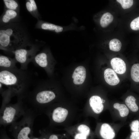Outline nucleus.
I'll list each match as a JSON object with an SVG mask.
<instances>
[{
  "label": "nucleus",
  "instance_id": "1",
  "mask_svg": "<svg viewBox=\"0 0 139 139\" xmlns=\"http://www.w3.org/2000/svg\"><path fill=\"white\" fill-rule=\"evenodd\" d=\"M31 76L27 70L17 67L12 69L0 68V83L16 94L22 93L30 83Z\"/></svg>",
  "mask_w": 139,
  "mask_h": 139
},
{
  "label": "nucleus",
  "instance_id": "2",
  "mask_svg": "<svg viewBox=\"0 0 139 139\" xmlns=\"http://www.w3.org/2000/svg\"><path fill=\"white\" fill-rule=\"evenodd\" d=\"M27 42L25 32L15 23L2 26L1 28V49L13 53L15 50Z\"/></svg>",
  "mask_w": 139,
  "mask_h": 139
},
{
  "label": "nucleus",
  "instance_id": "3",
  "mask_svg": "<svg viewBox=\"0 0 139 139\" xmlns=\"http://www.w3.org/2000/svg\"><path fill=\"white\" fill-rule=\"evenodd\" d=\"M39 50L38 47L27 42L15 50L13 53L17 62L20 65V68L27 70L28 64L32 62Z\"/></svg>",
  "mask_w": 139,
  "mask_h": 139
},
{
  "label": "nucleus",
  "instance_id": "4",
  "mask_svg": "<svg viewBox=\"0 0 139 139\" xmlns=\"http://www.w3.org/2000/svg\"><path fill=\"white\" fill-rule=\"evenodd\" d=\"M37 84L32 94L31 98L33 102L39 105H43L55 99L56 95L54 92L45 89L40 81Z\"/></svg>",
  "mask_w": 139,
  "mask_h": 139
},
{
  "label": "nucleus",
  "instance_id": "5",
  "mask_svg": "<svg viewBox=\"0 0 139 139\" xmlns=\"http://www.w3.org/2000/svg\"><path fill=\"white\" fill-rule=\"evenodd\" d=\"M19 12L5 8L0 17V24L2 26L14 23L18 19Z\"/></svg>",
  "mask_w": 139,
  "mask_h": 139
},
{
  "label": "nucleus",
  "instance_id": "6",
  "mask_svg": "<svg viewBox=\"0 0 139 139\" xmlns=\"http://www.w3.org/2000/svg\"><path fill=\"white\" fill-rule=\"evenodd\" d=\"M49 53L43 50L36 54L32 62L36 66L45 69L49 65Z\"/></svg>",
  "mask_w": 139,
  "mask_h": 139
},
{
  "label": "nucleus",
  "instance_id": "7",
  "mask_svg": "<svg viewBox=\"0 0 139 139\" xmlns=\"http://www.w3.org/2000/svg\"><path fill=\"white\" fill-rule=\"evenodd\" d=\"M36 27L37 28L51 31L56 33L61 32L64 30V28L62 26L40 20H38Z\"/></svg>",
  "mask_w": 139,
  "mask_h": 139
},
{
  "label": "nucleus",
  "instance_id": "8",
  "mask_svg": "<svg viewBox=\"0 0 139 139\" xmlns=\"http://www.w3.org/2000/svg\"><path fill=\"white\" fill-rule=\"evenodd\" d=\"M86 77V71L85 68L80 66L75 70L72 77L74 83L76 85L81 84L84 82Z\"/></svg>",
  "mask_w": 139,
  "mask_h": 139
},
{
  "label": "nucleus",
  "instance_id": "9",
  "mask_svg": "<svg viewBox=\"0 0 139 139\" xmlns=\"http://www.w3.org/2000/svg\"><path fill=\"white\" fill-rule=\"evenodd\" d=\"M99 134L102 139H114L116 136L114 130L109 124L106 123L101 126Z\"/></svg>",
  "mask_w": 139,
  "mask_h": 139
},
{
  "label": "nucleus",
  "instance_id": "10",
  "mask_svg": "<svg viewBox=\"0 0 139 139\" xmlns=\"http://www.w3.org/2000/svg\"><path fill=\"white\" fill-rule=\"evenodd\" d=\"M68 113L66 109L61 107H58L53 110L52 118L53 120L57 123H61L66 119Z\"/></svg>",
  "mask_w": 139,
  "mask_h": 139
},
{
  "label": "nucleus",
  "instance_id": "11",
  "mask_svg": "<svg viewBox=\"0 0 139 139\" xmlns=\"http://www.w3.org/2000/svg\"><path fill=\"white\" fill-rule=\"evenodd\" d=\"M17 113L16 109L11 106H8L4 109L2 116L3 122L6 124L12 123Z\"/></svg>",
  "mask_w": 139,
  "mask_h": 139
},
{
  "label": "nucleus",
  "instance_id": "12",
  "mask_svg": "<svg viewBox=\"0 0 139 139\" xmlns=\"http://www.w3.org/2000/svg\"><path fill=\"white\" fill-rule=\"evenodd\" d=\"M89 102L90 106L95 113L99 114L102 111L104 106L102 99L99 96H92L90 98Z\"/></svg>",
  "mask_w": 139,
  "mask_h": 139
},
{
  "label": "nucleus",
  "instance_id": "13",
  "mask_svg": "<svg viewBox=\"0 0 139 139\" xmlns=\"http://www.w3.org/2000/svg\"><path fill=\"white\" fill-rule=\"evenodd\" d=\"M110 64L113 70L117 73L122 74L126 72V64L122 59L117 57L113 58L111 60Z\"/></svg>",
  "mask_w": 139,
  "mask_h": 139
},
{
  "label": "nucleus",
  "instance_id": "14",
  "mask_svg": "<svg viewBox=\"0 0 139 139\" xmlns=\"http://www.w3.org/2000/svg\"><path fill=\"white\" fill-rule=\"evenodd\" d=\"M104 77L106 82L111 85H116L120 82L119 79L115 72L110 68H108L105 70Z\"/></svg>",
  "mask_w": 139,
  "mask_h": 139
},
{
  "label": "nucleus",
  "instance_id": "15",
  "mask_svg": "<svg viewBox=\"0 0 139 139\" xmlns=\"http://www.w3.org/2000/svg\"><path fill=\"white\" fill-rule=\"evenodd\" d=\"M17 62L14 58L1 55L0 56V68L10 69L17 67Z\"/></svg>",
  "mask_w": 139,
  "mask_h": 139
},
{
  "label": "nucleus",
  "instance_id": "16",
  "mask_svg": "<svg viewBox=\"0 0 139 139\" xmlns=\"http://www.w3.org/2000/svg\"><path fill=\"white\" fill-rule=\"evenodd\" d=\"M25 6L28 11L38 20L40 18L36 3L34 0L26 1Z\"/></svg>",
  "mask_w": 139,
  "mask_h": 139
},
{
  "label": "nucleus",
  "instance_id": "17",
  "mask_svg": "<svg viewBox=\"0 0 139 139\" xmlns=\"http://www.w3.org/2000/svg\"><path fill=\"white\" fill-rule=\"evenodd\" d=\"M136 99L132 95H129L126 99L125 103L127 107L132 111L136 112L138 110V107L136 103Z\"/></svg>",
  "mask_w": 139,
  "mask_h": 139
},
{
  "label": "nucleus",
  "instance_id": "18",
  "mask_svg": "<svg viewBox=\"0 0 139 139\" xmlns=\"http://www.w3.org/2000/svg\"><path fill=\"white\" fill-rule=\"evenodd\" d=\"M113 16L110 13H104L101 16L100 20V24L102 28H105L109 25L113 21Z\"/></svg>",
  "mask_w": 139,
  "mask_h": 139
},
{
  "label": "nucleus",
  "instance_id": "19",
  "mask_svg": "<svg viewBox=\"0 0 139 139\" xmlns=\"http://www.w3.org/2000/svg\"><path fill=\"white\" fill-rule=\"evenodd\" d=\"M5 8L14 10L19 12L20 6L18 2L14 0H3Z\"/></svg>",
  "mask_w": 139,
  "mask_h": 139
},
{
  "label": "nucleus",
  "instance_id": "20",
  "mask_svg": "<svg viewBox=\"0 0 139 139\" xmlns=\"http://www.w3.org/2000/svg\"><path fill=\"white\" fill-rule=\"evenodd\" d=\"M113 107L118 110L120 116L122 117H126L129 114V109L124 104H121L118 103H115L113 105Z\"/></svg>",
  "mask_w": 139,
  "mask_h": 139
},
{
  "label": "nucleus",
  "instance_id": "21",
  "mask_svg": "<svg viewBox=\"0 0 139 139\" xmlns=\"http://www.w3.org/2000/svg\"><path fill=\"white\" fill-rule=\"evenodd\" d=\"M131 74V77L135 82H139V63L134 64L132 66Z\"/></svg>",
  "mask_w": 139,
  "mask_h": 139
},
{
  "label": "nucleus",
  "instance_id": "22",
  "mask_svg": "<svg viewBox=\"0 0 139 139\" xmlns=\"http://www.w3.org/2000/svg\"><path fill=\"white\" fill-rule=\"evenodd\" d=\"M121 42L117 39H113L109 42V48L112 51L116 52L119 51L121 49Z\"/></svg>",
  "mask_w": 139,
  "mask_h": 139
},
{
  "label": "nucleus",
  "instance_id": "23",
  "mask_svg": "<svg viewBox=\"0 0 139 139\" xmlns=\"http://www.w3.org/2000/svg\"><path fill=\"white\" fill-rule=\"evenodd\" d=\"M28 126H24L20 131L18 133L17 138L18 139H30L28 137L31 129Z\"/></svg>",
  "mask_w": 139,
  "mask_h": 139
},
{
  "label": "nucleus",
  "instance_id": "24",
  "mask_svg": "<svg viewBox=\"0 0 139 139\" xmlns=\"http://www.w3.org/2000/svg\"><path fill=\"white\" fill-rule=\"evenodd\" d=\"M79 133H82L88 136L90 134V129L87 125L84 124H81L78 126L77 128Z\"/></svg>",
  "mask_w": 139,
  "mask_h": 139
},
{
  "label": "nucleus",
  "instance_id": "25",
  "mask_svg": "<svg viewBox=\"0 0 139 139\" xmlns=\"http://www.w3.org/2000/svg\"><path fill=\"white\" fill-rule=\"evenodd\" d=\"M116 1L121 4L122 7L124 9L131 7L133 3L132 0H117Z\"/></svg>",
  "mask_w": 139,
  "mask_h": 139
},
{
  "label": "nucleus",
  "instance_id": "26",
  "mask_svg": "<svg viewBox=\"0 0 139 139\" xmlns=\"http://www.w3.org/2000/svg\"><path fill=\"white\" fill-rule=\"evenodd\" d=\"M130 27L133 30H139V16L132 21L130 24Z\"/></svg>",
  "mask_w": 139,
  "mask_h": 139
},
{
  "label": "nucleus",
  "instance_id": "27",
  "mask_svg": "<svg viewBox=\"0 0 139 139\" xmlns=\"http://www.w3.org/2000/svg\"><path fill=\"white\" fill-rule=\"evenodd\" d=\"M131 128L133 132H139V121L135 120L132 121L130 125Z\"/></svg>",
  "mask_w": 139,
  "mask_h": 139
},
{
  "label": "nucleus",
  "instance_id": "28",
  "mask_svg": "<svg viewBox=\"0 0 139 139\" xmlns=\"http://www.w3.org/2000/svg\"><path fill=\"white\" fill-rule=\"evenodd\" d=\"M88 136L80 133H78L75 135L74 139H87Z\"/></svg>",
  "mask_w": 139,
  "mask_h": 139
},
{
  "label": "nucleus",
  "instance_id": "29",
  "mask_svg": "<svg viewBox=\"0 0 139 139\" xmlns=\"http://www.w3.org/2000/svg\"><path fill=\"white\" fill-rule=\"evenodd\" d=\"M129 136L131 139H139V132H132Z\"/></svg>",
  "mask_w": 139,
  "mask_h": 139
},
{
  "label": "nucleus",
  "instance_id": "30",
  "mask_svg": "<svg viewBox=\"0 0 139 139\" xmlns=\"http://www.w3.org/2000/svg\"><path fill=\"white\" fill-rule=\"evenodd\" d=\"M48 139H59L57 136L55 134H52L50 135Z\"/></svg>",
  "mask_w": 139,
  "mask_h": 139
},
{
  "label": "nucleus",
  "instance_id": "31",
  "mask_svg": "<svg viewBox=\"0 0 139 139\" xmlns=\"http://www.w3.org/2000/svg\"><path fill=\"white\" fill-rule=\"evenodd\" d=\"M33 139H38V138H33Z\"/></svg>",
  "mask_w": 139,
  "mask_h": 139
},
{
  "label": "nucleus",
  "instance_id": "32",
  "mask_svg": "<svg viewBox=\"0 0 139 139\" xmlns=\"http://www.w3.org/2000/svg\"><path fill=\"white\" fill-rule=\"evenodd\" d=\"M42 139H46V138H43Z\"/></svg>",
  "mask_w": 139,
  "mask_h": 139
}]
</instances>
